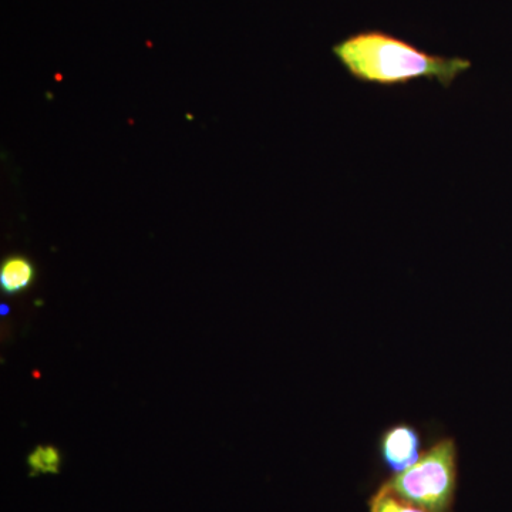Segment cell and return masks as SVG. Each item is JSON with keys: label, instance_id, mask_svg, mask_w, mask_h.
Wrapping results in <instances>:
<instances>
[{"label": "cell", "instance_id": "8992f818", "mask_svg": "<svg viewBox=\"0 0 512 512\" xmlns=\"http://www.w3.org/2000/svg\"><path fill=\"white\" fill-rule=\"evenodd\" d=\"M370 512H429L397 497L387 485H383L370 501Z\"/></svg>", "mask_w": 512, "mask_h": 512}, {"label": "cell", "instance_id": "7a4b0ae2", "mask_svg": "<svg viewBox=\"0 0 512 512\" xmlns=\"http://www.w3.org/2000/svg\"><path fill=\"white\" fill-rule=\"evenodd\" d=\"M456 444L441 440L414 466L396 474L387 487L407 503L429 512H446L456 490Z\"/></svg>", "mask_w": 512, "mask_h": 512}, {"label": "cell", "instance_id": "277c9868", "mask_svg": "<svg viewBox=\"0 0 512 512\" xmlns=\"http://www.w3.org/2000/svg\"><path fill=\"white\" fill-rule=\"evenodd\" d=\"M35 266L25 256L13 255L0 266V288L6 295H16L28 289L35 279Z\"/></svg>", "mask_w": 512, "mask_h": 512}, {"label": "cell", "instance_id": "6da1fadb", "mask_svg": "<svg viewBox=\"0 0 512 512\" xmlns=\"http://www.w3.org/2000/svg\"><path fill=\"white\" fill-rule=\"evenodd\" d=\"M333 55L356 82L373 86H407L419 80L448 89L471 69L464 57L431 55L383 30H362L332 47Z\"/></svg>", "mask_w": 512, "mask_h": 512}, {"label": "cell", "instance_id": "5b68a950", "mask_svg": "<svg viewBox=\"0 0 512 512\" xmlns=\"http://www.w3.org/2000/svg\"><path fill=\"white\" fill-rule=\"evenodd\" d=\"M30 476L57 474L62 467V454L55 446H37L28 457Z\"/></svg>", "mask_w": 512, "mask_h": 512}, {"label": "cell", "instance_id": "3957f363", "mask_svg": "<svg viewBox=\"0 0 512 512\" xmlns=\"http://www.w3.org/2000/svg\"><path fill=\"white\" fill-rule=\"evenodd\" d=\"M384 464L399 474L420 460V436L413 427L400 424L387 430L380 441Z\"/></svg>", "mask_w": 512, "mask_h": 512}]
</instances>
